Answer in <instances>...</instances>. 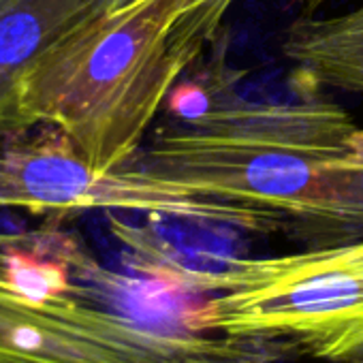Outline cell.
Here are the masks:
<instances>
[{"mask_svg": "<svg viewBox=\"0 0 363 363\" xmlns=\"http://www.w3.org/2000/svg\"><path fill=\"white\" fill-rule=\"evenodd\" d=\"M323 3H325V0H303L306 11H310V13H312V11H316Z\"/></svg>", "mask_w": 363, "mask_h": 363, "instance_id": "obj_8", "label": "cell"}, {"mask_svg": "<svg viewBox=\"0 0 363 363\" xmlns=\"http://www.w3.org/2000/svg\"><path fill=\"white\" fill-rule=\"evenodd\" d=\"M116 235L139 274L197 297L182 312L184 329L280 340L316 363H363V240L191 263L145 227L122 225Z\"/></svg>", "mask_w": 363, "mask_h": 363, "instance_id": "obj_3", "label": "cell"}, {"mask_svg": "<svg viewBox=\"0 0 363 363\" xmlns=\"http://www.w3.org/2000/svg\"><path fill=\"white\" fill-rule=\"evenodd\" d=\"M0 210L67 218L84 212H133L154 220L231 227L246 233H284L278 218L191 193L135 167L101 171L54 126L11 133L0 147Z\"/></svg>", "mask_w": 363, "mask_h": 363, "instance_id": "obj_4", "label": "cell"}, {"mask_svg": "<svg viewBox=\"0 0 363 363\" xmlns=\"http://www.w3.org/2000/svg\"><path fill=\"white\" fill-rule=\"evenodd\" d=\"M162 128L128 167L278 218L306 248L363 240V128L308 92L252 101L223 79L179 82Z\"/></svg>", "mask_w": 363, "mask_h": 363, "instance_id": "obj_1", "label": "cell"}, {"mask_svg": "<svg viewBox=\"0 0 363 363\" xmlns=\"http://www.w3.org/2000/svg\"><path fill=\"white\" fill-rule=\"evenodd\" d=\"M126 0H0V133H11L18 82L52 50Z\"/></svg>", "mask_w": 363, "mask_h": 363, "instance_id": "obj_6", "label": "cell"}, {"mask_svg": "<svg viewBox=\"0 0 363 363\" xmlns=\"http://www.w3.org/2000/svg\"><path fill=\"white\" fill-rule=\"evenodd\" d=\"M280 50L310 84L363 92V5L329 18L295 20Z\"/></svg>", "mask_w": 363, "mask_h": 363, "instance_id": "obj_7", "label": "cell"}, {"mask_svg": "<svg viewBox=\"0 0 363 363\" xmlns=\"http://www.w3.org/2000/svg\"><path fill=\"white\" fill-rule=\"evenodd\" d=\"M233 3L126 0L103 13L18 82L11 133L54 126L92 167H128Z\"/></svg>", "mask_w": 363, "mask_h": 363, "instance_id": "obj_2", "label": "cell"}, {"mask_svg": "<svg viewBox=\"0 0 363 363\" xmlns=\"http://www.w3.org/2000/svg\"><path fill=\"white\" fill-rule=\"evenodd\" d=\"M20 233L0 231V363H169L167 335L88 289L39 299L16 276Z\"/></svg>", "mask_w": 363, "mask_h": 363, "instance_id": "obj_5", "label": "cell"}]
</instances>
